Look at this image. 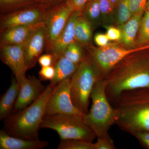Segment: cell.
Masks as SVG:
<instances>
[{"label": "cell", "instance_id": "1", "mask_svg": "<svg viewBox=\"0 0 149 149\" xmlns=\"http://www.w3.org/2000/svg\"><path fill=\"white\" fill-rule=\"evenodd\" d=\"M103 79L108 98L113 102L125 91L149 88V50L126 56Z\"/></svg>", "mask_w": 149, "mask_h": 149}, {"label": "cell", "instance_id": "2", "mask_svg": "<svg viewBox=\"0 0 149 149\" xmlns=\"http://www.w3.org/2000/svg\"><path fill=\"white\" fill-rule=\"evenodd\" d=\"M116 124L131 134L135 131H149V88L125 91L114 100Z\"/></svg>", "mask_w": 149, "mask_h": 149}, {"label": "cell", "instance_id": "3", "mask_svg": "<svg viewBox=\"0 0 149 149\" xmlns=\"http://www.w3.org/2000/svg\"><path fill=\"white\" fill-rule=\"evenodd\" d=\"M55 88L49 84L40 97L30 105L13 112L6 118L3 130L13 137L39 140V130L45 116L47 102Z\"/></svg>", "mask_w": 149, "mask_h": 149}, {"label": "cell", "instance_id": "4", "mask_svg": "<svg viewBox=\"0 0 149 149\" xmlns=\"http://www.w3.org/2000/svg\"><path fill=\"white\" fill-rule=\"evenodd\" d=\"M91 98L92 106L83 116V123L93 130L97 138L108 136L110 128L116 124V114L115 108L111 105L107 96L104 79L96 82Z\"/></svg>", "mask_w": 149, "mask_h": 149}, {"label": "cell", "instance_id": "5", "mask_svg": "<svg viewBox=\"0 0 149 149\" xmlns=\"http://www.w3.org/2000/svg\"><path fill=\"white\" fill-rule=\"evenodd\" d=\"M100 79L102 78L100 71L88 52L83 61L78 65L70 80L72 103L84 115L89 111L91 93L95 84Z\"/></svg>", "mask_w": 149, "mask_h": 149}, {"label": "cell", "instance_id": "6", "mask_svg": "<svg viewBox=\"0 0 149 149\" xmlns=\"http://www.w3.org/2000/svg\"><path fill=\"white\" fill-rule=\"evenodd\" d=\"M83 116L63 114L45 116L40 128L55 130L61 140L77 139L93 142L97 137L93 130L83 123Z\"/></svg>", "mask_w": 149, "mask_h": 149}, {"label": "cell", "instance_id": "7", "mask_svg": "<svg viewBox=\"0 0 149 149\" xmlns=\"http://www.w3.org/2000/svg\"><path fill=\"white\" fill-rule=\"evenodd\" d=\"M85 48L93 58L102 79L115 65L126 56L141 51L139 48L128 49L116 43H109L106 46L98 48L91 45Z\"/></svg>", "mask_w": 149, "mask_h": 149}, {"label": "cell", "instance_id": "8", "mask_svg": "<svg viewBox=\"0 0 149 149\" xmlns=\"http://www.w3.org/2000/svg\"><path fill=\"white\" fill-rule=\"evenodd\" d=\"M73 11L66 0L47 9L43 20L47 34L45 50L47 53L50 52L56 40Z\"/></svg>", "mask_w": 149, "mask_h": 149}, {"label": "cell", "instance_id": "9", "mask_svg": "<svg viewBox=\"0 0 149 149\" xmlns=\"http://www.w3.org/2000/svg\"><path fill=\"white\" fill-rule=\"evenodd\" d=\"M47 6L34 3L0 15V31L17 25H35L43 22Z\"/></svg>", "mask_w": 149, "mask_h": 149}, {"label": "cell", "instance_id": "10", "mask_svg": "<svg viewBox=\"0 0 149 149\" xmlns=\"http://www.w3.org/2000/svg\"><path fill=\"white\" fill-rule=\"evenodd\" d=\"M70 77L56 86L47 102L45 116L61 114L85 115L72 103L70 93Z\"/></svg>", "mask_w": 149, "mask_h": 149}, {"label": "cell", "instance_id": "11", "mask_svg": "<svg viewBox=\"0 0 149 149\" xmlns=\"http://www.w3.org/2000/svg\"><path fill=\"white\" fill-rule=\"evenodd\" d=\"M47 34L43 22L36 24L24 45V63L27 70L34 67L45 50Z\"/></svg>", "mask_w": 149, "mask_h": 149}, {"label": "cell", "instance_id": "12", "mask_svg": "<svg viewBox=\"0 0 149 149\" xmlns=\"http://www.w3.org/2000/svg\"><path fill=\"white\" fill-rule=\"evenodd\" d=\"M24 45L0 44L1 60L10 68L18 81L26 77L27 70L24 63Z\"/></svg>", "mask_w": 149, "mask_h": 149}, {"label": "cell", "instance_id": "13", "mask_svg": "<svg viewBox=\"0 0 149 149\" xmlns=\"http://www.w3.org/2000/svg\"><path fill=\"white\" fill-rule=\"evenodd\" d=\"M18 82L20 91L13 112L29 106L40 97L46 88L42 81L35 75L24 77Z\"/></svg>", "mask_w": 149, "mask_h": 149}, {"label": "cell", "instance_id": "14", "mask_svg": "<svg viewBox=\"0 0 149 149\" xmlns=\"http://www.w3.org/2000/svg\"><path fill=\"white\" fill-rule=\"evenodd\" d=\"M81 14V11H74L69 17L64 29L62 31L54 44L49 53L54 57V64L62 56L65 49L74 40V27L75 21Z\"/></svg>", "mask_w": 149, "mask_h": 149}, {"label": "cell", "instance_id": "15", "mask_svg": "<svg viewBox=\"0 0 149 149\" xmlns=\"http://www.w3.org/2000/svg\"><path fill=\"white\" fill-rule=\"evenodd\" d=\"M48 146L47 141L17 138L10 136L3 129L0 131L1 149H42Z\"/></svg>", "mask_w": 149, "mask_h": 149}, {"label": "cell", "instance_id": "16", "mask_svg": "<svg viewBox=\"0 0 149 149\" xmlns=\"http://www.w3.org/2000/svg\"><path fill=\"white\" fill-rule=\"evenodd\" d=\"M36 25H17L3 29L0 31V44L16 45L25 44Z\"/></svg>", "mask_w": 149, "mask_h": 149}, {"label": "cell", "instance_id": "17", "mask_svg": "<svg viewBox=\"0 0 149 149\" xmlns=\"http://www.w3.org/2000/svg\"><path fill=\"white\" fill-rule=\"evenodd\" d=\"M20 88V83L15 76H13L10 86L1 97L0 120L6 119L13 113Z\"/></svg>", "mask_w": 149, "mask_h": 149}, {"label": "cell", "instance_id": "18", "mask_svg": "<svg viewBox=\"0 0 149 149\" xmlns=\"http://www.w3.org/2000/svg\"><path fill=\"white\" fill-rule=\"evenodd\" d=\"M144 13L133 15L127 22L121 27H118L121 32V39L119 42L125 48H134Z\"/></svg>", "mask_w": 149, "mask_h": 149}, {"label": "cell", "instance_id": "19", "mask_svg": "<svg viewBox=\"0 0 149 149\" xmlns=\"http://www.w3.org/2000/svg\"><path fill=\"white\" fill-rule=\"evenodd\" d=\"M55 69V74L50 84L56 87L66 79L70 78L77 69L78 65L62 56L56 61L54 65Z\"/></svg>", "mask_w": 149, "mask_h": 149}, {"label": "cell", "instance_id": "20", "mask_svg": "<svg viewBox=\"0 0 149 149\" xmlns=\"http://www.w3.org/2000/svg\"><path fill=\"white\" fill-rule=\"evenodd\" d=\"M93 25L81 15L76 19L74 24V40L84 47L91 45L93 29Z\"/></svg>", "mask_w": 149, "mask_h": 149}, {"label": "cell", "instance_id": "21", "mask_svg": "<svg viewBox=\"0 0 149 149\" xmlns=\"http://www.w3.org/2000/svg\"><path fill=\"white\" fill-rule=\"evenodd\" d=\"M81 15L91 23L94 29L102 24L99 0H88L81 10Z\"/></svg>", "mask_w": 149, "mask_h": 149}, {"label": "cell", "instance_id": "22", "mask_svg": "<svg viewBox=\"0 0 149 149\" xmlns=\"http://www.w3.org/2000/svg\"><path fill=\"white\" fill-rule=\"evenodd\" d=\"M84 48L81 44L74 40L67 46L63 56L74 64L78 65L83 61L87 54Z\"/></svg>", "mask_w": 149, "mask_h": 149}, {"label": "cell", "instance_id": "23", "mask_svg": "<svg viewBox=\"0 0 149 149\" xmlns=\"http://www.w3.org/2000/svg\"><path fill=\"white\" fill-rule=\"evenodd\" d=\"M133 16L129 6V0H119L115 6L114 24L119 27Z\"/></svg>", "mask_w": 149, "mask_h": 149}, {"label": "cell", "instance_id": "24", "mask_svg": "<svg viewBox=\"0 0 149 149\" xmlns=\"http://www.w3.org/2000/svg\"><path fill=\"white\" fill-rule=\"evenodd\" d=\"M102 24L105 27L115 23V6L109 0H99Z\"/></svg>", "mask_w": 149, "mask_h": 149}, {"label": "cell", "instance_id": "25", "mask_svg": "<svg viewBox=\"0 0 149 149\" xmlns=\"http://www.w3.org/2000/svg\"><path fill=\"white\" fill-rule=\"evenodd\" d=\"M149 44V12L145 11L142 17L135 47H140Z\"/></svg>", "mask_w": 149, "mask_h": 149}, {"label": "cell", "instance_id": "26", "mask_svg": "<svg viewBox=\"0 0 149 149\" xmlns=\"http://www.w3.org/2000/svg\"><path fill=\"white\" fill-rule=\"evenodd\" d=\"M57 149H95L94 143L93 142L77 140L65 139L61 140Z\"/></svg>", "mask_w": 149, "mask_h": 149}, {"label": "cell", "instance_id": "27", "mask_svg": "<svg viewBox=\"0 0 149 149\" xmlns=\"http://www.w3.org/2000/svg\"><path fill=\"white\" fill-rule=\"evenodd\" d=\"M33 3V0H0V13H7Z\"/></svg>", "mask_w": 149, "mask_h": 149}, {"label": "cell", "instance_id": "28", "mask_svg": "<svg viewBox=\"0 0 149 149\" xmlns=\"http://www.w3.org/2000/svg\"><path fill=\"white\" fill-rule=\"evenodd\" d=\"M95 149H116L113 140L109 135L97 138V142L94 143Z\"/></svg>", "mask_w": 149, "mask_h": 149}, {"label": "cell", "instance_id": "29", "mask_svg": "<svg viewBox=\"0 0 149 149\" xmlns=\"http://www.w3.org/2000/svg\"><path fill=\"white\" fill-rule=\"evenodd\" d=\"M148 0H129V6L133 15L144 13Z\"/></svg>", "mask_w": 149, "mask_h": 149}, {"label": "cell", "instance_id": "30", "mask_svg": "<svg viewBox=\"0 0 149 149\" xmlns=\"http://www.w3.org/2000/svg\"><path fill=\"white\" fill-rule=\"evenodd\" d=\"M55 74V69L54 65L41 67L39 72V79L41 81L52 80Z\"/></svg>", "mask_w": 149, "mask_h": 149}, {"label": "cell", "instance_id": "31", "mask_svg": "<svg viewBox=\"0 0 149 149\" xmlns=\"http://www.w3.org/2000/svg\"><path fill=\"white\" fill-rule=\"evenodd\" d=\"M143 146L149 149V131H135L131 133Z\"/></svg>", "mask_w": 149, "mask_h": 149}, {"label": "cell", "instance_id": "32", "mask_svg": "<svg viewBox=\"0 0 149 149\" xmlns=\"http://www.w3.org/2000/svg\"><path fill=\"white\" fill-rule=\"evenodd\" d=\"M107 27L106 35L110 41H120L121 37V32L118 27L109 26Z\"/></svg>", "mask_w": 149, "mask_h": 149}, {"label": "cell", "instance_id": "33", "mask_svg": "<svg viewBox=\"0 0 149 149\" xmlns=\"http://www.w3.org/2000/svg\"><path fill=\"white\" fill-rule=\"evenodd\" d=\"M41 67L54 65V59L52 55L50 53H47L40 56L38 61Z\"/></svg>", "mask_w": 149, "mask_h": 149}, {"label": "cell", "instance_id": "34", "mask_svg": "<svg viewBox=\"0 0 149 149\" xmlns=\"http://www.w3.org/2000/svg\"><path fill=\"white\" fill-rule=\"evenodd\" d=\"M94 41L97 45L102 47L108 45L110 40H109L106 34L98 33L95 35Z\"/></svg>", "mask_w": 149, "mask_h": 149}, {"label": "cell", "instance_id": "35", "mask_svg": "<svg viewBox=\"0 0 149 149\" xmlns=\"http://www.w3.org/2000/svg\"><path fill=\"white\" fill-rule=\"evenodd\" d=\"M73 11H81L88 0H66Z\"/></svg>", "mask_w": 149, "mask_h": 149}, {"label": "cell", "instance_id": "36", "mask_svg": "<svg viewBox=\"0 0 149 149\" xmlns=\"http://www.w3.org/2000/svg\"><path fill=\"white\" fill-rule=\"evenodd\" d=\"M65 1V0H33V2L34 3L45 5L48 8H50Z\"/></svg>", "mask_w": 149, "mask_h": 149}, {"label": "cell", "instance_id": "37", "mask_svg": "<svg viewBox=\"0 0 149 149\" xmlns=\"http://www.w3.org/2000/svg\"><path fill=\"white\" fill-rule=\"evenodd\" d=\"M139 48L140 50H149V44L143 46V47H140Z\"/></svg>", "mask_w": 149, "mask_h": 149}, {"label": "cell", "instance_id": "38", "mask_svg": "<svg viewBox=\"0 0 149 149\" xmlns=\"http://www.w3.org/2000/svg\"><path fill=\"white\" fill-rule=\"evenodd\" d=\"M109 1L116 6L119 0H109Z\"/></svg>", "mask_w": 149, "mask_h": 149}, {"label": "cell", "instance_id": "39", "mask_svg": "<svg viewBox=\"0 0 149 149\" xmlns=\"http://www.w3.org/2000/svg\"><path fill=\"white\" fill-rule=\"evenodd\" d=\"M145 11L149 12V0H148V2H147L146 9H145Z\"/></svg>", "mask_w": 149, "mask_h": 149}]
</instances>
